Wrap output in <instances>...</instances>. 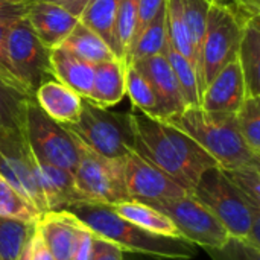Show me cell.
<instances>
[{
    "instance_id": "33",
    "label": "cell",
    "mask_w": 260,
    "mask_h": 260,
    "mask_svg": "<svg viewBox=\"0 0 260 260\" xmlns=\"http://www.w3.org/2000/svg\"><path fill=\"white\" fill-rule=\"evenodd\" d=\"M166 26H168V38L171 47L180 52L181 55H184L195 67V56H193L192 44L189 40V34L183 15L181 0H166Z\"/></svg>"
},
{
    "instance_id": "42",
    "label": "cell",
    "mask_w": 260,
    "mask_h": 260,
    "mask_svg": "<svg viewBox=\"0 0 260 260\" xmlns=\"http://www.w3.org/2000/svg\"><path fill=\"white\" fill-rule=\"evenodd\" d=\"M30 260H55L46 244L43 242L37 229L34 230L30 238Z\"/></svg>"
},
{
    "instance_id": "11",
    "label": "cell",
    "mask_w": 260,
    "mask_h": 260,
    "mask_svg": "<svg viewBox=\"0 0 260 260\" xmlns=\"http://www.w3.org/2000/svg\"><path fill=\"white\" fill-rule=\"evenodd\" d=\"M37 161L24 133L0 129V177L44 213L46 206L35 177Z\"/></svg>"
},
{
    "instance_id": "12",
    "label": "cell",
    "mask_w": 260,
    "mask_h": 260,
    "mask_svg": "<svg viewBox=\"0 0 260 260\" xmlns=\"http://www.w3.org/2000/svg\"><path fill=\"white\" fill-rule=\"evenodd\" d=\"M122 166L128 201L154 204L163 200L180 198L187 193L169 175L133 151L122 158Z\"/></svg>"
},
{
    "instance_id": "47",
    "label": "cell",
    "mask_w": 260,
    "mask_h": 260,
    "mask_svg": "<svg viewBox=\"0 0 260 260\" xmlns=\"http://www.w3.org/2000/svg\"><path fill=\"white\" fill-rule=\"evenodd\" d=\"M43 2H52V3H58V5H59V3H62L64 0H43Z\"/></svg>"
},
{
    "instance_id": "9",
    "label": "cell",
    "mask_w": 260,
    "mask_h": 260,
    "mask_svg": "<svg viewBox=\"0 0 260 260\" xmlns=\"http://www.w3.org/2000/svg\"><path fill=\"white\" fill-rule=\"evenodd\" d=\"M6 55L14 75L29 96L34 98V91L43 82L53 79L50 49L40 41L26 17L8 26Z\"/></svg>"
},
{
    "instance_id": "15",
    "label": "cell",
    "mask_w": 260,
    "mask_h": 260,
    "mask_svg": "<svg viewBox=\"0 0 260 260\" xmlns=\"http://www.w3.org/2000/svg\"><path fill=\"white\" fill-rule=\"evenodd\" d=\"M35 35L47 49L59 47L78 24L79 18L58 3L32 0L26 14Z\"/></svg>"
},
{
    "instance_id": "14",
    "label": "cell",
    "mask_w": 260,
    "mask_h": 260,
    "mask_svg": "<svg viewBox=\"0 0 260 260\" xmlns=\"http://www.w3.org/2000/svg\"><path fill=\"white\" fill-rule=\"evenodd\" d=\"M245 98V81L236 58L225 67H222L204 87L200 107L212 113L236 114Z\"/></svg>"
},
{
    "instance_id": "13",
    "label": "cell",
    "mask_w": 260,
    "mask_h": 260,
    "mask_svg": "<svg viewBox=\"0 0 260 260\" xmlns=\"http://www.w3.org/2000/svg\"><path fill=\"white\" fill-rule=\"evenodd\" d=\"M136 66L149 81L157 98V119L166 120L181 113L187 105L178 87L174 70L165 55H157L139 61Z\"/></svg>"
},
{
    "instance_id": "20",
    "label": "cell",
    "mask_w": 260,
    "mask_h": 260,
    "mask_svg": "<svg viewBox=\"0 0 260 260\" xmlns=\"http://www.w3.org/2000/svg\"><path fill=\"white\" fill-rule=\"evenodd\" d=\"M125 67L120 59L105 61L94 66V78L87 101L98 107L110 108L125 98Z\"/></svg>"
},
{
    "instance_id": "6",
    "label": "cell",
    "mask_w": 260,
    "mask_h": 260,
    "mask_svg": "<svg viewBox=\"0 0 260 260\" xmlns=\"http://www.w3.org/2000/svg\"><path fill=\"white\" fill-rule=\"evenodd\" d=\"M242 26L244 21L230 6L212 3L198 59L201 93L222 67L236 59Z\"/></svg>"
},
{
    "instance_id": "43",
    "label": "cell",
    "mask_w": 260,
    "mask_h": 260,
    "mask_svg": "<svg viewBox=\"0 0 260 260\" xmlns=\"http://www.w3.org/2000/svg\"><path fill=\"white\" fill-rule=\"evenodd\" d=\"M93 0H64L62 3H59L61 6H64L66 9H69L73 15H76L79 18L81 12L84 11V8L91 3Z\"/></svg>"
},
{
    "instance_id": "44",
    "label": "cell",
    "mask_w": 260,
    "mask_h": 260,
    "mask_svg": "<svg viewBox=\"0 0 260 260\" xmlns=\"http://www.w3.org/2000/svg\"><path fill=\"white\" fill-rule=\"evenodd\" d=\"M30 238H32V236H30ZM30 238H29V241L24 244L23 250L20 251V254L17 256V259L15 260H30Z\"/></svg>"
},
{
    "instance_id": "7",
    "label": "cell",
    "mask_w": 260,
    "mask_h": 260,
    "mask_svg": "<svg viewBox=\"0 0 260 260\" xmlns=\"http://www.w3.org/2000/svg\"><path fill=\"white\" fill-rule=\"evenodd\" d=\"M24 137L38 163L62 168L73 174L78 163V143L67 128L50 119L30 98L26 104Z\"/></svg>"
},
{
    "instance_id": "21",
    "label": "cell",
    "mask_w": 260,
    "mask_h": 260,
    "mask_svg": "<svg viewBox=\"0 0 260 260\" xmlns=\"http://www.w3.org/2000/svg\"><path fill=\"white\" fill-rule=\"evenodd\" d=\"M236 58L244 75L247 96H260V17L244 23Z\"/></svg>"
},
{
    "instance_id": "24",
    "label": "cell",
    "mask_w": 260,
    "mask_h": 260,
    "mask_svg": "<svg viewBox=\"0 0 260 260\" xmlns=\"http://www.w3.org/2000/svg\"><path fill=\"white\" fill-rule=\"evenodd\" d=\"M61 46H64L76 56L82 58L84 61L93 66L105 61L119 59L116 53L110 49V46L98 34H94L91 29L84 26L81 21H78L75 29L70 32V35L66 38V41Z\"/></svg>"
},
{
    "instance_id": "19",
    "label": "cell",
    "mask_w": 260,
    "mask_h": 260,
    "mask_svg": "<svg viewBox=\"0 0 260 260\" xmlns=\"http://www.w3.org/2000/svg\"><path fill=\"white\" fill-rule=\"evenodd\" d=\"M50 67L53 79L76 91L82 99H88L94 78L93 64L59 46L50 50Z\"/></svg>"
},
{
    "instance_id": "3",
    "label": "cell",
    "mask_w": 260,
    "mask_h": 260,
    "mask_svg": "<svg viewBox=\"0 0 260 260\" xmlns=\"http://www.w3.org/2000/svg\"><path fill=\"white\" fill-rule=\"evenodd\" d=\"M166 122L192 137L221 169H232L260 160V155L245 145L235 114L186 107L181 113L166 119Z\"/></svg>"
},
{
    "instance_id": "26",
    "label": "cell",
    "mask_w": 260,
    "mask_h": 260,
    "mask_svg": "<svg viewBox=\"0 0 260 260\" xmlns=\"http://www.w3.org/2000/svg\"><path fill=\"white\" fill-rule=\"evenodd\" d=\"M166 58L174 70V75L177 78V82H178V87L181 90L186 105L187 107H200L201 88H200L197 70L192 66V62L184 55H181L180 52L172 49L171 44L168 46Z\"/></svg>"
},
{
    "instance_id": "17",
    "label": "cell",
    "mask_w": 260,
    "mask_h": 260,
    "mask_svg": "<svg viewBox=\"0 0 260 260\" xmlns=\"http://www.w3.org/2000/svg\"><path fill=\"white\" fill-rule=\"evenodd\" d=\"M35 177L44 200L46 212L66 210L82 201L75 187L73 174L70 171L37 161Z\"/></svg>"
},
{
    "instance_id": "4",
    "label": "cell",
    "mask_w": 260,
    "mask_h": 260,
    "mask_svg": "<svg viewBox=\"0 0 260 260\" xmlns=\"http://www.w3.org/2000/svg\"><path fill=\"white\" fill-rule=\"evenodd\" d=\"M64 126L75 139L102 157L122 160L133 151L129 113H116L82 99L79 117Z\"/></svg>"
},
{
    "instance_id": "1",
    "label": "cell",
    "mask_w": 260,
    "mask_h": 260,
    "mask_svg": "<svg viewBox=\"0 0 260 260\" xmlns=\"http://www.w3.org/2000/svg\"><path fill=\"white\" fill-rule=\"evenodd\" d=\"M133 152L163 171L187 193H192L201 175L218 166L216 161L186 133L166 120L129 111Z\"/></svg>"
},
{
    "instance_id": "39",
    "label": "cell",
    "mask_w": 260,
    "mask_h": 260,
    "mask_svg": "<svg viewBox=\"0 0 260 260\" xmlns=\"http://www.w3.org/2000/svg\"><path fill=\"white\" fill-rule=\"evenodd\" d=\"M123 250L116 245L114 242L96 236L93 239V253L90 260H122L123 259Z\"/></svg>"
},
{
    "instance_id": "30",
    "label": "cell",
    "mask_w": 260,
    "mask_h": 260,
    "mask_svg": "<svg viewBox=\"0 0 260 260\" xmlns=\"http://www.w3.org/2000/svg\"><path fill=\"white\" fill-rule=\"evenodd\" d=\"M35 230V222L0 216V260H15Z\"/></svg>"
},
{
    "instance_id": "29",
    "label": "cell",
    "mask_w": 260,
    "mask_h": 260,
    "mask_svg": "<svg viewBox=\"0 0 260 260\" xmlns=\"http://www.w3.org/2000/svg\"><path fill=\"white\" fill-rule=\"evenodd\" d=\"M183 5V15L189 34V40L192 44L193 56H195V69L198 75V59H200V50L204 40L206 27H207V18L209 11L212 6L210 0H181Z\"/></svg>"
},
{
    "instance_id": "46",
    "label": "cell",
    "mask_w": 260,
    "mask_h": 260,
    "mask_svg": "<svg viewBox=\"0 0 260 260\" xmlns=\"http://www.w3.org/2000/svg\"><path fill=\"white\" fill-rule=\"evenodd\" d=\"M212 3H219V5H225V6H233V0H210Z\"/></svg>"
},
{
    "instance_id": "22",
    "label": "cell",
    "mask_w": 260,
    "mask_h": 260,
    "mask_svg": "<svg viewBox=\"0 0 260 260\" xmlns=\"http://www.w3.org/2000/svg\"><path fill=\"white\" fill-rule=\"evenodd\" d=\"M111 207L119 216L139 225L146 232L169 238H180L174 222L149 204L139 201H122Z\"/></svg>"
},
{
    "instance_id": "18",
    "label": "cell",
    "mask_w": 260,
    "mask_h": 260,
    "mask_svg": "<svg viewBox=\"0 0 260 260\" xmlns=\"http://www.w3.org/2000/svg\"><path fill=\"white\" fill-rule=\"evenodd\" d=\"M34 101L50 119L61 125L76 122L82 108V98L56 79L43 82L34 91Z\"/></svg>"
},
{
    "instance_id": "38",
    "label": "cell",
    "mask_w": 260,
    "mask_h": 260,
    "mask_svg": "<svg viewBox=\"0 0 260 260\" xmlns=\"http://www.w3.org/2000/svg\"><path fill=\"white\" fill-rule=\"evenodd\" d=\"M32 0H0V24H12L26 17Z\"/></svg>"
},
{
    "instance_id": "27",
    "label": "cell",
    "mask_w": 260,
    "mask_h": 260,
    "mask_svg": "<svg viewBox=\"0 0 260 260\" xmlns=\"http://www.w3.org/2000/svg\"><path fill=\"white\" fill-rule=\"evenodd\" d=\"M125 94L129 98L133 108L157 117V98L145 75L133 64L125 67Z\"/></svg>"
},
{
    "instance_id": "25",
    "label": "cell",
    "mask_w": 260,
    "mask_h": 260,
    "mask_svg": "<svg viewBox=\"0 0 260 260\" xmlns=\"http://www.w3.org/2000/svg\"><path fill=\"white\" fill-rule=\"evenodd\" d=\"M119 0H93L79 15V21L98 34L116 53V20H117ZM119 58V56H117Z\"/></svg>"
},
{
    "instance_id": "36",
    "label": "cell",
    "mask_w": 260,
    "mask_h": 260,
    "mask_svg": "<svg viewBox=\"0 0 260 260\" xmlns=\"http://www.w3.org/2000/svg\"><path fill=\"white\" fill-rule=\"evenodd\" d=\"M212 260H260V248L245 239L230 236L221 247L206 248Z\"/></svg>"
},
{
    "instance_id": "8",
    "label": "cell",
    "mask_w": 260,
    "mask_h": 260,
    "mask_svg": "<svg viewBox=\"0 0 260 260\" xmlns=\"http://www.w3.org/2000/svg\"><path fill=\"white\" fill-rule=\"evenodd\" d=\"M78 163L73 171L75 187L82 201L114 206L128 201L122 160L99 155L78 139Z\"/></svg>"
},
{
    "instance_id": "10",
    "label": "cell",
    "mask_w": 260,
    "mask_h": 260,
    "mask_svg": "<svg viewBox=\"0 0 260 260\" xmlns=\"http://www.w3.org/2000/svg\"><path fill=\"white\" fill-rule=\"evenodd\" d=\"M149 206L174 222L180 238L193 245H200L204 250L221 247L230 238L225 227L192 193L157 201Z\"/></svg>"
},
{
    "instance_id": "32",
    "label": "cell",
    "mask_w": 260,
    "mask_h": 260,
    "mask_svg": "<svg viewBox=\"0 0 260 260\" xmlns=\"http://www.w3.org/2000/svg\"><path fill=\"white\" fill-rule=\"evenodd\" d=\"M139 18V0H119L116 20V46L117 56L126 62L131 44L136 37Z\"/></svg>"
},
{
    "instance_id": "35",
    "label": "cell",
    "mask_w": 260,
    "mask_h": 260,
    "mask_svg": "<svg viewBox=\"0 0 260 260\" xmlns=\"http://www.w3.org/2000/svg\"><path fill=\"white\" fill-rule=\"evenodd\" d=\"M222 171L251 204L260 207V160Z\"/></svg>"
},
{
    "instance_id": "31",
    "label": "cell",
    "mask_w": 260,
    "mask_h": 260,
    "mask_svg": "<svg viewBox=\"0 0 260 260\" xmlns=\"http://www.w3.org/2000/svg\"><path fill=\"white\" fill-rule=\"evenodd\" d=\"M41 212L23 193L0 177V216L23 222H37Z\"/></svg>"
},
{
    "instance_id": "45",
    "label": "cell",
    "mask_w": 260,
    "mask_h": 260,
    "mask_svg": "<svg viewBox=\"0 0 260 260\" xmlns=\"http://www.w3.org/2000/svg\"><path fill=\"white\" fill-rule=\"evenodd\" d=\"M142 254H134V253H123V259L122 260H143L142 257H139Z\"/></svg>"
},
{
    "instance_id": "40",
    "label": "cell",
    "mask_w": 260,
    "mask_h": 260,
    "mask_svg": "<svg viewBox=\"0 0 260 260\" xmlns=\"http://www.w3.org/2000/svg\"><path fill=\"white\" fill-rule=\"evenodd\" d=\"M165 6H166V0H139V18H137V29H136L134 40Z\"/></svg>"
},
{
    "instance_id": "28",
    "label": "cell",
    "mask_w": 260,
    "mask_h": 260,
    "mask_svg": "<svg viewBox=\"0 0 260 260\" xmlns=\"http://www.w3.org/2000/svg\"><path fill=\"white\" fill-rule=\"evenodd\" d=\"M30 96L20 93L0 79V129L24 131L26 104Z\"/></svg>"
},
{
    "instance_id": "34",
    "label": "cell",
    "mask_w": 260,
    "mask_h": 260,
    "mask_svg": "<svg viewBox=\"0 0 260 260\" xmlns=\"http://www.w3.org/2000/svg\"><path fill=\"white\" fill-rule=\"evenodd\" d=\"M235 117L245 145L260 155V96H247Z\"/></svg>"
},
{
    "instance_id": "16",
    "label": "cell",
    "mask_w": 260,
    "mask_h": 260,
    "mask_svg": "<svg viewBox=\"0 0 260 260\" xmlns=\"http://www.w3.org/2000/svg\"><path fill=\"white\" fill-rule=\"evenodd\" d=\"M82 222L67 210L44 212L35 222L43 242L55 260H72L76 235Z\"/></svg>"
},
{
    "instance_id": "37",
    "label": "cell",
    "mask_w": 260,
    "mask_h": 260,
    "mask_svg": "<svg viewBox=\"0 0 260 260\" xmlns=\"http://www.w3.org/2000/svg\"><path fill=\"white\" fill-rule=\"evenodd\" d=\"M8 26L9 24H0V79L5 84H8L9 87H12V88L18 90L20 93L29 96L27 91L20 84V81L17 79V76L14 75V72L11 69V64L8 61V55H6V32H8Z\"/></svg>"
},
{
    "instance_id": "41",
    "label": "cell",
    "mask_w": 260,
    "mask_h": 260,
    "mask_svg": "<svg viewBox=\"0 0 260 260\" xmlns=\"http://www.w3.org/2000/svg\"><path fill=\"white\" fill-rule=\"evenodd\" d=\"M93 239H94V233L90 232L82 224L78 230V235H76L72 260H90L91 253H93Z\"/></svg>"
},
{
    "instance_id": "2",
    "label": "cell",
    "mask_w": 260,
    "mask_h": 260,
    "mask_svg": "<svg viewBox=\"0 0 260 260\" xmlns=\"http://www.w3.org/2000/svg\"><path fill=\"white\" fill-rule=\"evenodd\" d=\"M66 210L96 236L114 242L125 253L169 260H189L197 254L195 245L189 241L146 232L119 216L111 206L81 201Z\"/></svg>"
},
{
    "instance_id": "5",
    "label": "cell",
    "mask_w": 260,
    "mask_h": 260,
    "mask_svg": "<svg viewBox=\"0 0 260 260\" xmlns=\"http://www.w3.org/2000/svg\"><path fill=\"white\" fill-rule=\"evenodd\" d=\"M192 195L225 227L230 236L247 241L253 215L260 212V207L248 201L221 168L215 166L206 171Z\"/></svg>"
},
{
    "instance_id": "23",
    "label": "cell",
    "mask_w": 260,
    "mask_h": 260,
    "mask_svg": "<svg viewBox=\"0 0 260 260\" xmlns=\"http://www.w3.org/2000/svg\"><path fill=\"white\" fill-rule=\"evenodd\" d=\"M168 46H169V38H168L166 6H165L134 40L125 64H136L151 56L165 55Z\"/></svg>"
}]
</instances>
